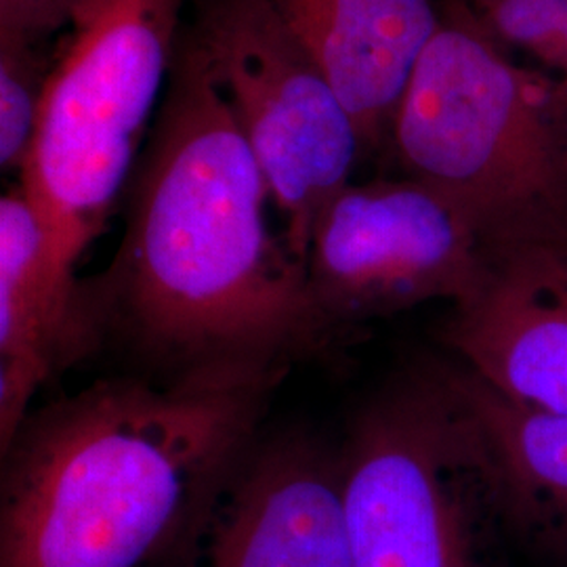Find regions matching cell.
I'll use <instances>...</instances> for the list:
<instances>
[{
	"label": "cell",
	"mask_w": 567,
	"mask_h": 567,
	"mask_svg": "<svg viewBox=\"0 0 567 567\" xmlns=\"http://www.w3.org/2000/svg\"><path fill=\"white\" fill-rule=\"evenodd\" d=\"M269 206L259 163L183 23L118 252L95 284L105 311L185 365L284 360L313 341L324 320Z\"/></svg>",
	"instance_id": "cell-1"
},
{
	"label": "cell",
	"mask_w": 567,
	"mask_h": 567,
	"mask_svg": "<svg viewBox=\"0 0 567 567\" xmlns=\"http://www.w3.org/2000/svg\"><path fill=\"white\" fill-rule=\"evenodd\" d=\"M274 358L112 379L28 416L2 452L0 567H143L175 548L252 446Z\"/></svg>",
	"instance_id": "cell-2"
},
{
	"label": "cell",
	"mask_w": 567,
	"mask_h": 567,
	"mask_svg": "<svg viewBox=\"0 0 567 567\" xmlns=\"http://www.w3.org/2000/svg\"><path fill=\"white\" fill-rule=\"evenodd\" d=\"M386 158L458 204L486 243L567 229V93L442 0L395 110Z\"/></svg>",
	"instance_id": "cell-3"
},
{
	"label": "cell",
	"mask_w": 567,
	"mask_h": 567,
	"mask_svg": "<svg viewBox=\"0 0 567 567\" xmlns=\"http://www.w3.org/2000/svg\"><path fill=\"white\" fill-rule=\"evenodd\" d=\"M192 0H81L53 49L21 187L76 265L133 179Z\"/></svg>",
	"instance_id": "cell-4"
},
{
	"label": "cell",
	"mask_w": 567,
	"mask_h": 567,
	"mask_svg": "<svg viewBox=\"0 0 567 567\" xmlns=\"http://www.w3.org/2000/svg\"><path fill=\"white\" fill-rule=\"evenodd\" d=\"M339 458L353 567H496L498 466L456 372L368 405Z\"/></svg>",
	"instance_id": "cell-5"
},
{
	"label": "cell",
	"mask_w": 567,
	"mask_h": 567,
	"mask_svg": "<svg viewBox=\"0 0 567 567\" xmlns=\"http://www.w3.org/2000/svg\"><path fill=\"white\" fill-rule=\"evenodd\" d=\"M185 28L250 145L284 240L305 265L326 204L365 158L324 68L265 0H192Z\"/></svg>",
	"instance_id": "cell-6"
},
{
	"label": "cell",
	"mask_w": 567,
	"mask_h": 567,
	"mask_svg": "<svg viewBox=\"0 0 567 567\" xmlns=\"http://www.w3.org/2000/svg\"><path fill=\"white\" fill-rule=\"evenodd\" d=\"M484 259L486 240L458 204L398 175L351 182L326 204L305 271L324 324L364 322L429 301H463Z\"/></svg>",
	"instance_id": "cell-7"
},
{
	"label": "cell",
	"mask_w": 567,
	"mask_h": 567,
	"mask_svg": "<svg viewBox=\"0 0 567 567\" xmlns=\"http://www.w3.org/2000/svg\"><path fill=\"white\" fill-rule=\"evenodd\" d=\"M179 545V567H353L341 458L303 437L250 447Z\"/></svg>",
	"instance_id": "cell-8"
},
{
	"label": "cell",
	"mask_w": 567,
	"mask_h": 567,
	"mask_svg": "<svg viewBox=\"0 0 567 567\" xmlns=\"http://www.w3.org/2000/svg\"><path fill=\"white\" fill-rule=\"evenodd\" d=\"M444 341L501 395L567 412V229L486 243L482 276L452 305Z\"/></svg>",
	"instance_id": "cell-9"
},
{
	"label": "cell",
	"mask_w": 567,
	"mask_h": 567,
	"mask_svg": "<svg viewBox=\"0 0 567 567\" xmlns=\"http://www.w3.org/2000/svg\"><path fill=\"white\" fill-rule=\"evenodd\" d=\"M102 297L61 261L21 183L0 198V447L11 446L34 395L79 360L102 324Z\"/></svg>",
	"instance_id": "cell-10"
},
{
	"label": "cell",
	"mask_w": 567,
	"mask_h": 567,
	"mask_svg": "<svg viewBox=\"0 0 567 567\" xmlns=\"http://www.w3.org/2000/svg\"><path fill=\"white\" fill-rule=\"evenodd\" d=\"M320 61L364 143L385 156L395 110L442 0H265Z\"/></svg>",
	"instance_id": "cell-11"
},
{
	"label": "cell",
	"mask_w": 567,
	"mask_h": 567,
	"mask_svg": "<svg viewBox=\"0 0 567 567\" xmlns=\"http://www.w3.org/2000/svg\"><path fill=\"white\" fill-rule=\"evenodd\" d=\"M456 379L496 458L508 540L567 567V412L513 402L466 370Z\"/></svg>",
	"instance_id": "cell-12"
},
{
	"label": "cell",
	"mask_w": 567,
	"mask_h": 567,
	"mask_svg": "<svg viewBox=\"0 0 567 567\" xmlns=\"http://www.w3.org/2000/svg\"><path fill=\"white\" fill-rule=\"evenodd\" d=\"M53 49L39 42L0 39V164L18 173L30 158L41 121Z\"/></svg>",
	"instance_id": "cell-13"
},
{
	"label": "cell",
	"mask_w": 567,
	"mask_h": 567,
	"mask_svg": "<svg viewBox=\"0 0 567 567\" xmlns=\"http://www.w3.org/2000/svg\"><path fill=\"white\" fill-rule=\"evenodd\" d=\"M492 41L522 51L567 93V0H461Z\"/></svg>",
	"instance_id": "cell-14"
},
{
	"label": "cell",
	"mask_w": 567,
	"mask_h": 567,
	"mask_svg": "<svg viewBox=\"0 0 567 567\" xmlns=\"http://www.w3.org/2000/svg\"><path fill=\"white\" fill-rule=\"evenodd\" d=\"M81 0H0V39L44 44L63 32Z\"/></svg>",
	"instance_id": "cell-15"
}]
</instances>
